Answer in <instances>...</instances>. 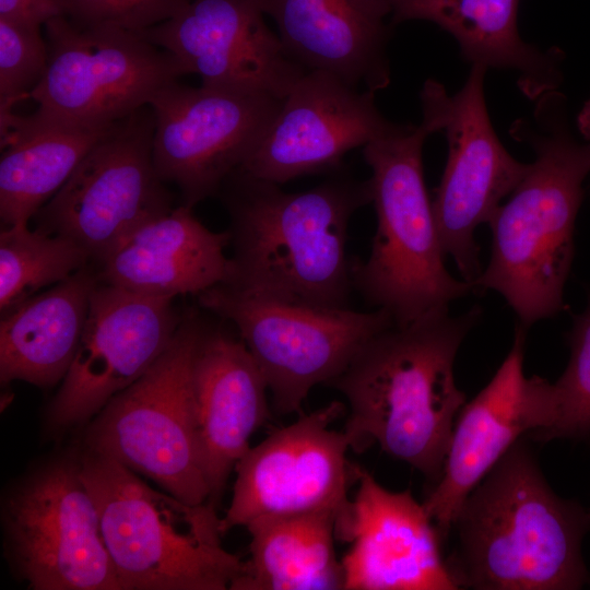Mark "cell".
Returning <instances> with one entry per match:
<instances>
[{"instance_id":"obj_1","label":"cell","mask_w":590,"mask_h":590,"mask_svg":"<svg viewBox=\"0 0 590 590\" xmlns=\"http://www.w3.org/2000/svg\"><path fill=\"white\" fill-rule=\"evenodd\" d=\"M222 187L234 248L232 275L223 284L271 300L350 308L347 228L352 215L371 202L368 180L340 168L292 193L236 169Z\"/></svg>"},{"instance_id":"obj_2","label":"cell","mask_w":590,"mask_h":590,"mask_svg":"<svg viewBox=\"0 0 590 590\" xmlns=\"http://www.w3.org/2000/svg\"><path fill=\"white\" fill-rule=\"evenodd\" d=\"M479 306L452 317L448 311L371 338L328 386L347 402L344 425L350 449L377 444L435 484L442 472L465 394L455 380V359L479 322Z\"/></svg>"},{"instance_id":"obj_3","label":"cell","mask_w":590,"mask_h":590,"mask_svg":"<svg viewBox=\"0 0 590 590\" xmlns=\"http://www.w3.org/2000/svg\"><path fill=\"white\" fill-rule=\"evenodd\" d=\"M557 90L535 99L530 119L510 135L529 144L535 160L489 221L492 255L474 288L494 290L528 330L564 307L563 292L575 253V223L590 172V144L578 143Z\"/></svg>"},{"instance_id":"obj_4","label":"cell","mask_w":590,"mask_h":590,"mask_svg":"<svg viewBox=\"0 0 590 590\" xmlns=\"http://www.w3.org/2000/svg\"><path fill=\"white\" fill-rule=\"evenodd\" d=\"M447 560L459 588L576 590L589 582L581 544L590 511L557 496L518 440L463 502Z\"/></svg>"},{"instance_id":"obj_5","label":"cell","mask_w":590,"mask_h":590,"mask_svg":"<svg viewBox=\"0 0 590 590\" xmlns=\"http://www.w3.org/2000/svg\"><path fill=\"white\" fill-rule=\"evenodd\" d=\"M439 123L423 111L420 125L399 123L363 146L377 229L366 261L352 259L353 288L398 326L448 311L474 290L455 279L444 251L423 175L422 152Z\"/></svg>"},{"instance_id":"obj_6","label":"cell","mask_w":590,"mask_h":590,"mask_svg":"<svg viewBox=\"0 0 590 590\" xmlns=\"http://www.w3.org/2000/svg\"><path fill=\"white\" fill-rule=\"evenodd\" d=\"M82 479L125 590H225L244 560L221 544V518L152 488L118 461L84 449Z\"/></svg>"},{"instance_id":"obj_7","label":"cell","mask_w":590,"mask_h":590,"mask_svg":"<svg viewBox=\"0 0 590 590\" xmlns=\"http://www.w3.org/2000/svg\"><path fill=\"white\" fill-rule=\"evenodd\" d=\"M203 322H180L170 343L133 384L94 416L85 448L154 481L176 498L209 500L192 396V366Z\"/></svg>"},{"instance_id":"obj_8","label":"cell","mask_w":590,"mask_h":590,"mask_svg":"<svg viewBox=\"0 0 590 590\" xmlns=\"http://www.w3.org/2000/svg\"><path fill=\"white\" fill-rule=\"evenodd\" d=\"M198 302L235 324L281 414H302L315 386L329 385L371 338L394 324L381 308H317L252 296L223 283L200 293Z\"/></svg>"},{"instance_id":"obj_9","label":"cell","mask_w":590,"mask_h":590,"mask_svg":"<svg viewBox=\"0 0 590 590\" xmlns=\"http://www.w3.org/2000/svg\"><path fill=\"white\" fill-rule=\"evenodd\" d=\"M5 550L33 590H125L105 545L79 455L26 475L2 507Z\"/></svg>"},{"instance_id":"obj_10","label":"cell","mask_w":590,"mask_h":590,"mask_svg":"<svg viewBox=\"0 0 590 590\" xmlns=\"http://www.w3.org/2000/svg\"><path fill=\"white\" fill-rule=\"evenodd\" d=\"M44 26L48 63L30 98L47 118L107 128L182 75L172 56L140 33L79 26L66 16Z\"/></svg>"},{"instance_id":"obj_11","label":"cell","mask_w":590,"mask_h":590,"mask_svg":"<svg viewBox=\"0 0 590 590\" xmlns=\"http://www.w3.org/2000/svg\"><path fill=\"white\" fill-rule=\"evenodd\" d=\"M150 105L115 122L35 214L43 231L67 237L98 262L172 202L153 161Z\"/></svg>"},{"instance_id":"obj_12","label":"cell","mask_w":590,"mask_h":590,"mask_svg":"<svg viewBox=\"0 0 590 590\" xmlns=\"http://www.w3.org/2000/svg\"><path fill=\"white\" fill-rule=\"evenodd\" d=\"M345 405L332 401L270 434L235 465L231 504L220 520V531L246 527L263 517L317 510L339 516L337 540L349 541L352 521L351 485L357 481L355 463L349 461L350 442L331 424Z\"/></svg>"},{"instance_id":"obj_13","label":"cell","mask_w":590,"mask_h":590,"mask_svg":"<svg viewBox=\"0 0 590 590\" xmlns=\"http://www.w3.org/2000/svg\"><path fill=\"white\" fill-rule=\"evenodd\" d=\"M486 70L472 66L453 96L432 79L420 93L438 113L448 142L447 163L432 200L440 241L473 287L482 272L474 231L489 223L529 167L508 153L493 129L484 98Z\"/></svg>"},{"instance_id":"obj_14","label":"cell","mask_w":590,"mask_h":590,"mask_svg":"<svg viewBox=\"0 0 590 590\" xmlns=\"http://www.w3.org/2000/svg\"><path fill=\"white\" fill-rule=\"evenodd\" d=\"M282 102L268 94L172 82L149 104L157 175L176 185L189 206L215 194L255 150Z\"/></svg>"},{"instance_id":"obj_15","label":"cell","mask_w":590,"mask_h":590,"mask_svg":"<svg viewBox=\"0 0 590 590\" xmlns=\"http://www.w3.org/2000/svg\"><path fill=\"white\" fill-rule=\"evenodd\" d=\"M180 322L172 297L99 280L73 362L48 406V428L58 433L94 417L155 363Z\"/></svg>"},{"instance_id":"obj_16","label":"cell","mask_w":590,"mask_h":590,"mask_svg":"<svg viewBox=\"0 0 590 590\" xmlns=\"http://www.w3.org/2000/svg\"><path fill=\"white\" fill-rule=\"evenodd\" d=\"M262 0H191L140 34L204 86L284 99L308 72L264 21Z\"/></svg>"},{"instance_id":"obj_17","label":"cell","mask_w":590,"mask_h":590,"mask_svg":"<svg viewBox=\"0 0 590 590\" xmlns=\"http://www.w3.org/2000/svg\"><path fill=\"white\" fill-rule=\"evenodd\" d=\"M527 330L517 326L511 350L488 384L460 410L439 480L423 505L441 541L469 494L529 432L540 438L554 421L551 382L523 371Z\"/></svg>"},{"instance_id":"obj_18","label":"cell","mask_w":590,"mask_h":590,"mask_svg":"<svg viewBox=\"0 0 590 590\" xmlns=\"http://www.w3.org/2000/svg\"><path fill=\"white\" fill-rule=\"evenodd\" d=\"M375 103V92L359 90L329 72H306L296 83L255 150L238 170L284 184L342 168L353 149L392 132Z\"/></svg>"},{"instance_id":"obj_19","label":"cell","mask_w":590,"mask_h":590,"mask_svg":"<svg viewBox=\"0 0 590 590\" xmlns=\"http://www.w3.org/2000/svg\"><path fill=\"white\" fill-rule=\"evenodd\" d=\"M344 590L460 589L441 556L440 535L411 491L392 492L356 465Z\"/></svg>"},{"instance_id":"obj_20","label":"cell","mask_w":590,"mask_h":590,"mask_svg":"<svg viewBox=\"0 0 590 590\" xmlns=\"http://www.w3.org/2000/svg\"><path fill=\"white\" fill-rule=\"evenodd\" d=\"M268 386L241 339L203 324L192 366L193 409L208 503L215 508L227 479L269 417Z\"/></svg>"},{"instance_id":"obj_21","label":"cell","mask_w":590,"mask_h":590,"mask_svg":"<svg viewBox=\"0 0 590 590\" xmlns=\"http://www.w3.org/2000/svg\"><path fill=\"white\" fill-rule=\"evenodd\" d=\"M288 56L307 71L377 92L391 81L386 0H262Z\"/></svg>"},{"instance_id":"obj_22","label":"cell","mask_w":590,"mask_h":590,"mask_svg":"<svg viewBox=\"0 0 590 590\" xmlns=\"http://www.w3.org/2000/svg\"><path fill=\"white\" fill-rule=\"evenodd\" d=\"M229 232L209 229L182 204L137 227L99 261L98 276L143 295H199L229 280Z\"/></svg>"},{"instance_id":"obj_23","label":"cell","mask_w":590,"mask_h":590,"mask_svg":"<svg viewBox=\"0 0 590 590\" xmlns=\"http://www.w3.org/2000/svg\"><path fill=\"white\" fill-rule=\"evenodd\" d=\"M392 26L411 20L435 23L459 44L471 66L518 73L519 90L529 99L560 85L559 48L542 51L519 36V0H387Z\"/></svg>"},{"instance_id":"obj_24","label":"cell","mask_w":590,"mask_h":590,"mask_svg":"<svg viewBox=\"0 0 590 590\" xmlns=\"http://www.w3.org/2000/svg\"><path fill=\"white\" fill-rule=\"evenodd\" d=\"M98 272L85 266L2 315L0 379L37 387L62 381L78 351Z\"/></svg>"},{"instance_id":"obj_25","label":"cell","mask_w":590,"mask_h":590,"mask_svg":"<svg viewBox=\"0 0 590 590\" xmlns=\"http://www.w3.org/2000/svg\"><path fill=\"white\" fill-rule=\"evenodd\" d=\"M0 127L3 227L27 224L110 128H85L37 111L22 117L13 107L0 108Z\"/></svg>"},{"instance_id":"obj_26","label":"cell","mask_w":590,"mask_h":590,"mask_svg":"<svg viewBox=\"0 0 590 590\" xmlns=\"http://www.w3.org/2000/svg\"><path fill=\"white\" fill-rule=\"evenodd\" d=\"M339 516L317 510L258 518L246 528L249 558L231 590H341L344 569L334 551Z\"/></svg>"},{"instance_id":"obj_27","label":"cell","mask_w":590,"mask_h":590,"mask_svg":"<svg viewBox=\"0 0 590 590\" xmlns=\"http://www.w3.org/2000/svg\"><path fill=\"white\" fill-rule=\"evenodd\" d=\"M91 260L73 240L25 225L3 227L0 234V309L10 311L39 290L57 284Z\"/></svg>"},{"instance_id":"obj_28","label":"cell","mask_w":590,"mask_h":590,"mask_svg":"<svg viewBox=\"0 0 590 590\" xmlns=\"http://www.w3.org/2000/svg\"><path fill=\"white\" fill-rule=\"evenodd\" d=\"M568 342V365L557 381L551 382L553 425L540 440L590 437V293L586 309L574 317Z\"/></svg>"},{"instance_id":"obj_29","label":"cell","mask_w":590,"mask_h":590,"mask_svg":"<svg viewBox=\"0 0 590 590\" xmlns=\"http://www.w3.org/2000/svg\"><path fill=\"white\" fill-rule=\"evenodd\" d=\"M40 27L0 17V99L30 98L42 80L48 46Z\"/></svg>"},{"instance_id":"obj_30","label":"cell","mask_w":590,"mask_h":590,"mask_svg":"<svg viewBox=\"0 0 590 590\" xmlns=\"http://www.w3.org/2000/svg\"><path fill=\"white\" fill-rule=\"evenodd\" d=\"M191 0H63L64 16L79 26H113L141 33L182 10Z\"/></svg>"},{"instance_id":"obj_31","label":"cell","mask_w":590,"mask_h":590,"mask_svg":"<svg viewBox=\"0 0 590 590\" xmlns=\"http://www.w3.org/2000/svg\"><path fill=\"white\" fill-rule=\"evenodd\" d=\"M64 16L63 0H0V17L42 26L51 19Z\"/></svg>"},{"instance_id":"obj_32","label":"cell","mask_w":590,"mask_h":590,"mask_svg":"<svg viewBox=\"0 0 590 590\" xmlns=\"http://www.w3.org/2000/svg\"><path fill=\"white\" fill-rule=\"evenodd\" d=\"M577 126L579 132L590 144V98L585 102L577 116Z\"/></svg>"},{"instance_id":"obj_33","label":"cell","mask_w":590,"mask_h":590,"mask_svg":"<svg viewBox=\"0 0 590 590\" xmlns=\"http://www.w3.org/2000/svg\"><path fill=\"white\" fill-rule=\"evenodd\" d=\"M589 582H590V579H589Z\"/></svg>"}]
</instances>
